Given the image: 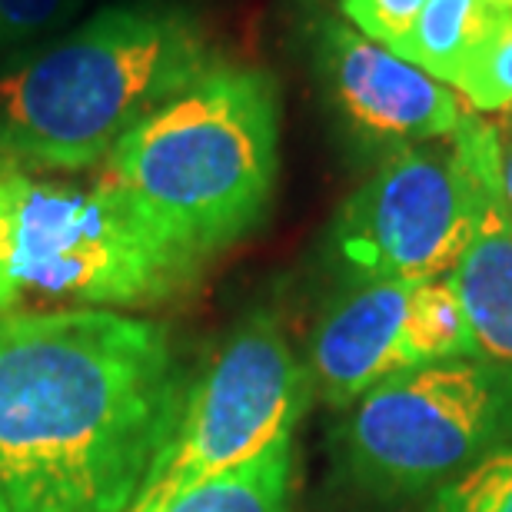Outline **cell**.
Instances as JSON below:
<instances>
[{
  "mask_svg": "<svg viewBox=\"0 0 512 512\" xmlns=\"http://www.w3.org/2000/svg\"><path fill=\"white\" fill-rule=\"evenodd\" d=\"M416 512H512V449L436 489Z\"/></svg>",
  "mask_w": 512,
  "mask_h": 512,
  "instance_id": "obj_14",
  "label": "cell"
},
{
  "mask_svg": "<svg viewBox=\"0 0 512 512\" xmlns=\"http://www.w3.org/2000/svg\"><path fill=\"white\" fill-rule=\"evenodd\" d=\"M489 0H426L423 14L393 54L453 87L459 70L483 37Z\"/></svg>",
  "mask_w": 512,
  "mask_h": 512,
  "instance_id": "obj_12",
  "label": "cell"
},
{
  "mask_svg": "<svg viewBox=\"0 0 512 512\" xmlns=\"http://www.w3.org/2000/svg\"><path fill=\"white\" fill-rule=\"evenodd\" d=\"M84 0H0V50H14L64 30Z\"/></svg>",
  "mask_w": 512,
  "mask_h": 512,
  "instance_id": "obj_15",
  "label": "cell"
},
{
  "mask_svg": "<svg viewBox=\"0 0 512 512\" xmlns=\"http://www.w3.org/2000/svg\"><path fill=\"white\" fill-rule=\"evenodd\" d=\"M489 4H506V0H489Z\"/></svg>",
  "mask_w": 512,
  "mask_h": 512,
  "instance_id": "obj_18",
  "label": "cell"
},
{
  "mask_svg": "<svg viewBox=\"0 0 512 512\" xmlns=\"http://www.w3.org/2000/svg\"><path fill=\"white\" fill-rule=\"evenodd\" d=\"M476 173L459 130L389 150L336 210L330 247L353 283L439 280L473 237Z\"/></svg>",
  "mask_w": 512,
  "mask_h": 512,
  "instance_id": "obj_7",
  "label": "cell"
},
{
  "mask_svg": "<svg viewBox=\"0 0 512 512\" xmlns=\"http://www.w3.org/2000/svg\"><path fill=\"white\" fill-rule=\"evenodd\" d=\"M426 0H340L343 20L376 40L386 50H396L423 14Z\"/></svg>",
  "mask_w": 512,
  "mask_h": 512,
  "instance_id": "obj_16",
  "label": "cell"
},
{
  "mask_svg": "<svg viewBox=\"0 0 512 512\" xmlns=\"http://www.w3.org/2000/svg\"><path fill=\"white\" fill-rule=\"evenodd\" d=\"M223 64L183 10L110 7L0 74V163L94 170L127 133Z\"/></svg>",
  "mask_w": 512,
  "mask_h": 512,
  "instance_id": "obj_3",
  "label": "cell"
},
{
  "mask_svg": "<svg viewBox=\"0 0 512 512\" xmlns=\"http://www.w3.org/2000/svg\"><path fill=\"white\" fill-rule=\"evenodd\" d=\"M293 436L247 466L197 483L160 512H293Z\"/></svg>",
  "mask_w": 512,
  "mask_h": 512,
  "instance_id": "obj_11",
  "label": "cell"
},
{
  "mask_svg": "<svg viewBox=\"0 0 512 512\" xmlns=\"http://www.w3.org/2000/svg\"><path fill=\"white\" fill-rule=\"evenodd\" d=\"M187 383L147 316L0 313V512H127Z\"/></svg>",
  "mask_w": 512,
  "mask_h": 512,
  "instance_id": "obj_1",
  "label": "cell"
},
{
  "mask_svg": "<svg viewBox=\"0 0 512 512\" xmlns=\"http://www.w3.org/2000/svg\"><path fill=\"white\" fill-rule=\"evenodd\" d=\"M476 173L473 237L449 273L479 353L512 366V207L499 180V133L479 114L459 127Z\"/></svg>",
  "mask_w": 512,
  "mask_h": 512,
  "instance_id": "obj_10",
  "label": "cell"
},
{
  "mask_svg": "<svg viewBox=\"0 0 512 512\" xmlns=\"http://www.w3.org/2000/svg\"><path fill=\"white\" fill-rule=\"evenodd\" d=\"M512 449V366L493 356L429 363L393 376L333 429L336 473L373 503L426 499Z\"/></svg>",
  "mask_w": 512,
  "mask_h": 512,
  "instance_id": "obj_5",
  "label": "cell"
},
{
  "mask_svg": "<svg viewBox=\"0 0 512 512\" xmlns=\"http://www.w3.org/2000/svg\"><path fill=\"white\" fill-rule=\"evenodd\" d=\"M453 87L473 114H499L512 107V0L489 4L483 37Z\"/></svg>",
  "mask_w": 512,
  "mask_h": 512,
  "instance_id": "obj_13",
  "label": "cell"
},
{
  "mask_svg": "<svg viewBox=\"0 0 512 512\" xmlns=\"http://www.w3.org/2000/svg\"><path fill=\"white\" fill-rule=\"evenodd\" d=\"M203 270L104 183L77 187L0 163V313L40 303L150 310L187 296Z\"/></svg>",
  "mask_w": 512,
  "mask_h": 512,
  "instance_id": "obj_4",
  "label": "cell"
},
{
  "mask_svg": "<svg viewBox=\"0 0 512 512\" xmlns=\"http://www.w3.org/2000/svg\"><path fill=\"white\" fill-rule=\"evenodd\" d=\"M499 180H503V193L512 207V137H499Z\"/></svg>",
  "mask_w": 512,
  "mask_h": 512,
  "instance_id": "obj_17",
  "label": "cell"
},
{
  "mask_svg": "<svg viewBox=\"0 0 512 512\" xmlns=\"http://www.w3.org/2000/svg\"><path fill=\"white\" fill-rule=\"evenodd\" d=\"M483 356L449 276L353 283L320 316L306 353L313 393L336 409L429 363Z\"/></svg>",
  "mask_w": 512,
  "mask_h": 512,
  "instance_id": "obj_8",
  "label": "cell"
},
{
  "mask_svg": "<svg viewBox=\"0 0 512 512\" xmlns=\"http://www.w3.org/2000/svg\"><path fill=\"white\" fill-rule=\"evenodd\" d=\"M310 399V370L280 320L266 310L243 316L187 383L177 423L127 512H160L197 483L247 466L296 433Z\"/></svg>",
  "mask_w": 512,
  "mask_h": 512,
  "instance_id": "obj_6",
  "label": "cell"
},
{
  "mask_svg": "<svg viewBox=\"0 0 512 512\" xmlns=\"http://www.w3.org/2000/svg\"><path fill=\"white\" fill-rule=\"evenodd\" d=\"M280 177V87L260 67L217 64L140 120L97 183L207 266L270 213Z\"/></svg>",
  "mask_w": 512,
  "mask_h": 512,
  "instance_id": "obj_2",
  "label": "cell"
},
{
  "mask_svg": "<svg viewBox=\"0 0 512 512\" xmlns=\"http://www.w3.org/2000/svg\"><path fill=\"white\" fill-rule=\"evenodd\" d=\"M313 64L346 130L386 153L453 137L473 114L453 87L406 64L346 20H323L316 27Z\"/></svg>",
  "mask_w": 512,
  "mask_h": 512,
  "instance_id": "obj_9",
  "label": "cell"
}]
</instances>
